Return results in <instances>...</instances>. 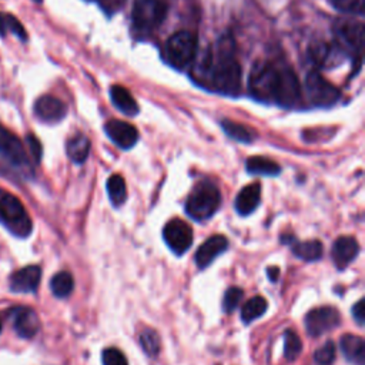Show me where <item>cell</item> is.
<instances>
[{"mask_svg": "<svg viewBox=\"0 0 365 365\" xmlns=\"http://www.w3.org/2000/svg\"><path fill=\"white\" fill-rule=\"evenodd\" d=\"M250 94L264 103L295 107L301 100V86L291 67H278L268 60L254 63L248 77Z\"/></svg>", "mask_w": 365, "mask_h": 365, "instance_id": "cell-1", "label": "cell"}, {"mask_svg": "<svg viewBox=\"0 0 365 365\" xmlns=\"http://www.w3.org/2000/svg\"><path fill=\"white\" fill-rule=\"evenodd\" d=\"M197 73L207 86L218 93L235 96L241 88V66L235 57V43L230 34L210 47L198 64Z\"/></svg>", "mask_w": 365, "mask_h": 365, "instance_id": "cell-2", "label": "cell"}, {"mask_svg": "<svg viewBox=\"0 0 365 365\" xmlns=\"http://www.w3.org/2000/svg\"><path fill=\"white\" fill-rule=\"evenodd\" d=\"M221 205L220 188L211 180L197 182L185 201V212L195 221L211 218Z\"/></svg>", "mask_w": 365, "mask_h": 365, "instance_id": "cell-3", "label": "cell"}, {"mask_svg": "<svg viewBox=\"0 0 365 365\" xmlns=\"http://www.w3.org/2000/svg\"><path fill=\"white\" fill-rule=\"evenodd\" d=\"M0 224L19 238H26L33 231L31 218L23 202L3 188H0Z\"/></svg>", "mask_w": 365, "mask_h": 365, "instance_id": "cell-4", "label": "cell"}, {"mask_svg": "<svg viewBox=\"0 0 365 365\" xmlns=\"http://www.w3.org/2000/svg\"><path fill=\"white\" fill-rule=\"evenodd\" d=\"M0 158L19 175L29 178L33 175L31 164L21 140L10 130L0 125Z\"/></svg>", "mask_w": 365, "mask_h": 365, "instance_id": "cell-5", "label": "cell"}, {"mask_svg": "<svg viewBox=\"0 0 365 365\" xmlns=\"http://www.w3.org/2000/svg\"><path fill=\"white\" fill-rule=\"evenodd\" d=\"M168 11L164 0H134L131 20L137 30L153 31L160 27Z\"/></svg>", "mask_w": 365, "mask_h": 365, "instance_id": "cell-6", "label": "cell"}, {"mask_svg": "<svg viewBox=\"0 0 365 365\" xmlns=\"http://www.w3.org/2000/svg\"><path fill=\"white\" fill-rule=\"evenodd\" d=\"M197 46L198 40L194 33L187 30L174 33L171 37H168L165 43V53L168 61L178 68L191 64L197 56Z\"/></svg>", "mask_w": 365, "mask_h": 365, "instance_id": "cell-7", "label": "cell"}, {"mask_svg": "<svg viewBox=\"0 0 365 365\" xmlns=\"http://www.w3.org/2000/svg\"><path fill=\"white\" fill-rule=\"evenodd\" d=\"M304 87L308 101L315 107H331L339 98V90L315 70L307 74Z\"/></svg>", "mask_w": 365, "mask_h": 365, "instance_id": "cell-8", "label": "cell"}, {"mask_svg": "<svg viewBox=\"0 0 365 365\" xmlns=\"http://www.w3.org/2000/svg\"><path fill=\"white\" fill-rule=\"evenodd\" d=\"M163 237L168 248L177 255L184 254L192 244V230L185 221L180 218L170 220L165 224Z\"/></svg>", "mask_w": 365, "mask_h": 365, "instance_id": "cell-9", "label": "cell"}, {"mask_svg": "<svg viewBox=\"0 0 365 365\" xmlns=\"http://www.w3.org/2000/svg\"><path fill=\"white\" fill-rule=\"evenodd\" d=\"M339 322V312L334 307L314 308L305 315V328L311 336H319L336 328Z\"/></svg>", "mask_w": 365, "mask_h": 365, "instance_id": "cell-10", "label": "cell"}, {"mask_svg": "<svg viewBox=\"0 0 365 365\" xmlns=\"http://www.w3.org/2000/svg\"><path fill=\"white\" fill-rule=\"evenodd\" d=\"M335 37L338 40V46L346 51H351L361 56L364 46V26L358 21H338L335 24Z\"/></svg>", "mask_w": 365, "mask_h": 365, "instance_id": "cell-11", "label": "cell"}, {"mask_svg": "<svg viewBox=\"0 0 365 365\" xmlns=\"http://www.w3.org/2000/svg\"><path fill=\"white\" fill-rule=\"evenodd\" d=\"M13 328L20 338H33L40 329V319L30 307H14L9 312Z\"/></svg>", "mask_w": 365, "mask_h": 365, "instance_id": "cell-12", "label": "cell"}, {"mask_svg": "<svg viewBox=\"0 0 365 365\" xmlns=\"http://www.w3.org/2000/svg\"><path fill=\"white\" fill-rule=\"evenodd\" d=\"M36 117L47 124H54L61 121L67 114V106L57 97L51 94H44L38 97L34 103Z\"/></svg>", "mask_w": 365, "mask_h": 365, "instance_id": "cell-13", "label": "cell"}, {"mask_svg": "<svg viewBox=\"0 0 365 365\" xmlns=\"http://www.w3.org/2000/svg\"><path fill=\"white\" fill-rule=\"evenodd\" d=\"M104 131L107 137L120 148L128 150L135 145L138 141V131L137 128L123 120H110L104 125Z\"/></svg>", "mask_w": 365, "mask_h": 365, "instance_id": "cell-14", "label": "cell"}, {"mask_svg": "<svg viewBox=\"0 0 365 365\" xmlns=\"http://www.w3.org/2000/svg\"><path fill=\"white\" fill-rule=\"evenodd\" d=\"M41 279V268L38 265H27L16 271L10 277V289L13 292H34Z\"/></svg>", "mask_w": 365, "mask_h": 365, "instance_id": "cell-15", "label": "cell"}, {"mask_svg": "<svg viewBox=\"0 0 365 365\" xmlns=\"http://www.w3.org/2000/svg\"><path fill=\"white\" fill-rule=\"evenodd\" d=\"M228 248V240L224 235H212L205 240L195 252V264L198 268H207L220 254Z\"/></svg>", "mask_w": 365, "mask_h": 365, "instance_id": "cell-16", "label": "cell"}, {"mask_svg": "<svg viewBox=\"0 0 365 365\" xmlns=\"http://www.w3.org/2000/svg\"><path fill=\"white\" fill-rule=\"evenodd\" d=\"M359 252V245L352 237H339L332 247V259L339 269H344Z\"/></svg>", "mask_w": 365, "mask_h": 365, "instance_id": "cell-17", "label": "cell"}, {"mask_svg": "<svg viewBox=\"0 0 365 365\" xmlns=\"http://www.w3.org/2000/svg\"><path fill=\"white\" fill-rule=\"evenodd\" d=\"M261 202V185L258 182H252L245 185L235 198V210L240 215H248L255 211V208Z\"/></svg>", "mask_w": 365, "mask_h": 365, "instance_id": "cell-18", "label": "cell"}, {"mask_svg": "<svg viewBox=\"0 0 365 365\" xmlns=\"http://www.w3.org/2000/svg\"><path fill=\"white\" fill-rule=\"evenodd\" d=\"M110 98L115 106V108L125 115L133 117L140 111V107L134 100L133 94L130 93V90L120 84H114L110 87Z\"/></svg>", "mask_w": 365, "mask_h": 365, "instance_id": "cell-19", "label": "cell"}, {"mask_svg": "<svg viewBox=\"0 0 365 365\" xmlns=\"http://www.w3.org/2000/svg\"><path fill=\"white\" fill-rule=\"evenodd\" d=\"M341 351L344 356L356 365H364L365 364V344L364 339L358 335L352 334H345L341 341Z\"/></svg>", "mask_w": 365, "mask_h": 365, "instance_id": "cell-20", "label": "cell"}, {"mask_svg": "<svg viewBox=\"0 0 365 365\" xmlns=\"http://www.w3.org/2000/svg\"><path fill=\"white\" fill-rule=\"evenodd\" d=\"M66 151L73 163L83 164L90 153V140L84 134H76L67 140Z\"/></svg>", "mask_w": 365, "mask_h": 365, "instance_id": "cell-21", "label": "cell"}, {"mask_svg": "<svg viewBox=\"0 0 365 365\" xmlns=\"http://www.w3.org/2000/svg\"><path fill=\"white\" fill-rule=\"evenodd\" d=\"M221 127L228 137L240 143H252L257 138V133L252 128L228 118L221 120Z\"/></svg>", "mask_w": 365, "mask_h": 365, "instance_id": "cell-22", "label": "cell"}, {"mask_svg": "<svg viewBox=\"0 0 365 365\" xmlns=\"http://www.w3.org/2000/svg\"><path fill=\"white\" fill-rule=\"evenodd\" d=\"M245 167L250 174H258V175L274 177L281 173V167L275 161H272L267 157H261V155L250 157L245 163Z\"/></svg>", "mask_w": 365, "mask_h": 365, "instance_id": "cell-23", "label": "cell"}, {"mask_svg": "<svg viewBox=\"0 0 365 365\" xmlns=\"http://www.w3.org/2000/svg\"><path fill=\"white\" fill-rule=\"evenodd\" d=\"M292 252L304 259V261H317L322 257V244L318 240H309V241H294L292 242Z\"/></svg>", "mask_w": 365, "mask_h": 365, "instance_id": "cell-24", "label": "cell"}, {"mask_svg": "<svg viewBox=\"0 0 365 365\" xmlns=\"http://www.w3.org/2000/svg\"><path fill=\"white\" fill-rule=\"evenodd\" d=\"M50 288L51 292L57 297V298H66L71 294L73 288H74V279L73 275L67 271H60L56 275H53L51 281H50Z\"/></svg>", "mask_w": 365, "mask_h": 365, "instance_id": "cell-25", "label": "cell"}, {"mask_svg": "<svg viewBox=\"0 0 365 365\" xmlns=\"http://www.w3.org/2000/svg\"><path fill=\"white\" fill-rule=\"evenodd\" d=\"M107 194H108L110 201L114 207H120L125 201L127 188H125V182H124L121 175L113 174L107 180Z\"/></svg>", "mask_w": 365, "mask_h": 365, "instance_id": "cell-26", "label": "cell"}, {"mask_svg": "<svg viewBox=\"0 0 365 365\" xmlns=\"http://www.w3.org/2000/svg\"><path fill=\"white\" fill-rule=\"evenodd\" d=\"M267 311V301L265 298L257 295L248 299L241 308V319L244 322H251L259 318Z\"/></svg>", "mask_w": 365, "mask_h": 365, "instance_id": "cell-27", "label": "cell"}, {"mask_svg": "<svg viewBox=\"0 0 365 365\" xmlns=\"http://www.w3.org/2000/svg\"><path fill=\"white\" fill-rule=\"evenodd\" d=\"M302 351V342L299 339V336L292 331L288 329L284 334V355L288 361H294L295 358H298V355Z\"/></svg>", "mask_w": 365, "mask_h": 365, "instance_id": "cell-28", "label": "cell"}, {"mask_svg": "<svg viewBox=\"0 0 365 365\" xmlns=\"http://www.w3.org/2000/svg\"><path fill=\"white\" fill-rule=\"evenodd\" d=\"M140 344H141L144 352L150 356H155L160 352V336L151 328H145L140 334Z\"/></svg>", "mask_w": 365, "mask_h": 365, "instance_id": "cell-29", "label": "cell"}, {"mask_svg": "<svg viewBox=\"0 0 365 365\" xmlns=\"http://www.w3.org/2000/svg\"><path fill=\"white\" fill-rule=\"evenodd\" d=\"M309 56H311V60L318 64V66H325V64H329L331 63V57L334 56L332 54V47L327 43H317V44H312L309 47Z\"/></svg>", "mask_w": 365, "mask_h": 365, "instance_id": "cell-30", "label": "cell"}, {"mask_svg": "<svg viewBox=\"0 0 365 365\" xmlns=\"http://www.w3.org/2000/svg\"><path fill=\"white\" fill-rule=\"evenodd\" d=\"M335 345L332 341H327L321 348H318L314 354V359L318 365H331L335 359Z\"/></svg>", "mask_w": 365, "mask_h": 365, "instance_id": "cell-31", "label": "cell"}, {"mask_svg": "<svg viewBox=\"0 0 365 365\" xmlns=\"http://www.w3.org/2000/svg\"><path fill=\"white\" fill-rule=\"evenodd\" d=\"M241 298H242V289L241 288H238V287L228 288L225 291V294H224V298H222V309H224V312H227V314L232 312L238 307Z\"/></svg>", "mask_w": 365, "mask_h": 365, "instance_id": "cell-32", "label": "cell"}, {"mask_svg": "<svg viewBox=\"0 0 365 365\" xmlns=\"http://www.w3.org/2000/svg\"><path fill=\"white\" fill-rule=\"evenodd\" d=\"M331 3L338 11L352 13V14H362L365 0H331Z\"/></svg>", "mask_w": 365, "mask_h": 365, "instance_id": "cell-33", "label": "cell"}, {"mask_svg": "<svg viewBox=\"0 0 365 365\" xmlns=\"http://www.w3.org/2000/svg\"><path fill=\"white\" fill-rule=\"evenodd\" d=\"M103 365H128L124 354L117 348H107L101 354Z\"/></svg>", "mask_w": 365, "mask_h": 365, "instance_id": "cell-34", "label": "cell"}, {"mask_svg": "<svg viewBox=\"0 0 365 365\" xmlns=\"http://www.w3.org/2000/svg\"><path fill=\"white\" fill-rule=\"evenodd\" d=\"M4 20H6V27L9 30H11V33L14 36H17L21 41H27V33H26V29L23 27V24L13 16V14H6L4 16Z\"/></svg>", "mask_w": 365, "mask_h": 365, "instance_id": "cell-35", "label": "cell"}, {"mask_svg": "<svg viewBox=\"0 0 365 365\" xmlns=\"http://www.w3.org/2000/svg\"><path fill=\"white\" fill-rule=\"evenodd\" d=\"M26 143L29 145V151H30L31 157L34 158L36 163H38L41 160V155H43V148H41V144H40L38 138L34 134H27Z\"/></svg>", "mask_w": 365, "mask_h": 365, "instance_id": "cell-36", "label": "cell"}, {"mask_svg": "<svg viewBox=\"0 0 365 365\" xmlns=\"http://www.w3.org/2000/svg\"><path fill=\"white\" fill-rule=\"evenodd\" d=\"M97 1H98L100 7H101L107 14H113V13L118 11V10L124 6V3H125L127 0H97Z\"/></svg>", "mask_w": 365, "mask_h": 365, "instance_id": "cell-37", "label": "cell"}, {"mask_svg": "<svg viewBox=\"0 0 365 365\" xmlns=\"http://www.w3.org/2000/svg\"><path fill=\"white\" fill-rule=\"evenodd\" d=\"M352 317H354V319H355L359 325H364V322H365V302H364V299H359V301L354 305V308H352Z\"/></svg>", "mask_w": 365, "mask_h": 365, "instance_id": "cell-38", "label": "cell"}, {"mask_svg": "<svg viewBox=\"0 0 365 365\" xmlns=\"http://www.w3.org/2000/svg\"><path fill=\"white\" fill-rule=\"evenodd\" d=\"M267 274H268V277H269L271 281H277L278 277H279V269H278L277 267H269L268 271H267Z\"/></svg>", "mask_w": 365, "mask_h": 365, "instance_id": "cell-39", "label": "cell"}, {"mask_svg": "<svg viewBox=\"0 0 365 365\" xmlns=\"http://www.w3.org/2000/svg\"><path fill=\"white\" fill-rule=\"evenodd\" d=\"M6 30H7V27H6V20H4V16L0 13V37L6 36Z\"/></svg>", "mask_w": 365, "mask_h": 365, "instance_id": "cell-40", "label": "cell"}, {"mask_svg": "<svg viewBox=\"0 0 365 365\" xmlns=\"http://www.w3.org/2000/svg\"><path fill=\"white\" fill-rule=\"evenodd\" d=\"M33 1H36V3H41L43 0H33Z\"/></svg>", "mask_w": 365, "mask_h": 365, "instance_id": "cell-41", "label": "cell"}, {"mask_svg": "<svg viewBox=\"0 0 365 365\" xmlns=\"http://www.w3.org/2000/svg\"><path fill=\"white\" fill-rule=\"evenodd\" d=\"M0 332H1V319H0Z\"/></svg>", "mask_w": 365, "mask_h": 365, "instance_id": "cell-42", "label": "cell"}]
</instances>
